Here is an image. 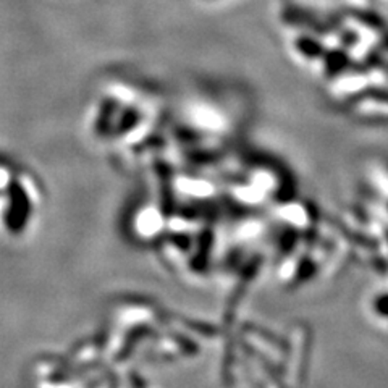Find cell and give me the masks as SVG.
Masks as SVG:
<instances>
[{
  "label": "cell",
  "mask_w": 388,
  "mask_h": 388,
  "mask_svg": "<svg viewBox=\"0 0 388 388\" xmlns=\"http://www.w3.org/2000/svg\"><path fill=\"white\" fill-rule=\"evenodd\" d=\"M148 332V328L146 327H136L134 328V330L128 335V338H126V342L125 345H123V348H122V352H120V356H119V360H123V357H125L129 351H131V348L134 345H136L141 338L144 337V333Z\"/></svg>",
  "instance_id": "obj_1"
}]
</instances>
